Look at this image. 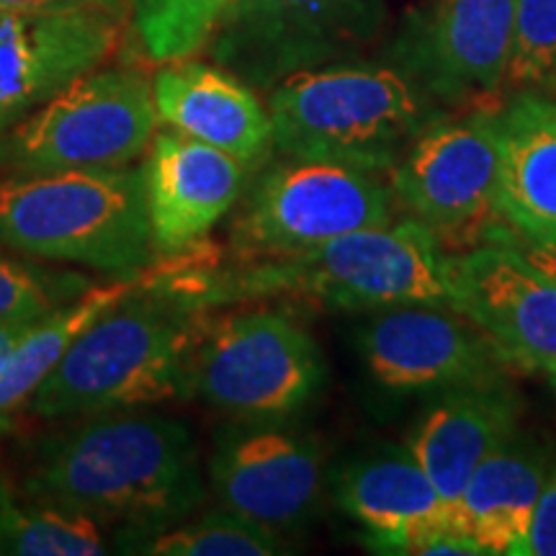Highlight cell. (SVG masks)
<instances>
[{"label": "cell", "instance_id": "16", "mask_svg": "<svg viewBox=\"0 0 556 556\" xmlns=\"http://www.w3.org/2000/svg\"><path fill=\"white\" fill-rule=\"evenodd\" d=\"M144 170V199L155 255L191 253L240 204L253 168L212 144L180 131L152 137Z\"/></svg>", "mask_w": 556, "mask_h": 556}, {"label": "cell", "instance_id": "5", "mask_svg": "<svg viewBox=\"0 0 556 556\" xmlns=\"http://www.w3.org/2000/svg\"><path fill=\"white\" fill-rule=\"evenodd\" d=\"M274 150L379 173L428 122L420 88L394 67L336 62L289 75L268 96Z\"/></svg>", "mask_w": 556, "mask_h": 556}, {"label": "cell", "instance_id": "25", "mask_svg": "<svg viewBox=\"0 0 556 556\" xmlns=\"http://www.w3.org/2000/svg\"><path fill=\"white\" fill-rule=\"evenodd\" d=\"M229 0H127L139 50L150 62L189 60L208 47Z\"/></svg>", "mask_w": 556, "mask_h": 556}, {"label": "cell", "instance_id": "19", "mask_svg": "<svg viewBox=\"0 0 556 556\" xmlns=\"http://www.w3.org/2000/svg\"><path fill=\"white\" fill-rule=\"evenodd\" d=\"M518 400L500 384L458 387L417 420L405 446L454 505L486 456L516 438Z\"/></svg>", "mask_w": 556, "mask_h": 556}, {"label": "cell", "instance_id": "22", "mask_svg": "<svg viewBox=\"0 0 556 556\" xmlns=\"http://www.w3.org/2000/svg\"><path fill=\"white\" fill-rule=\"evenodd\" d=\"M139 276L116 278L109 283H93L86 294L62 304L50 315L39 317L24 338L11 348L9 356L0 361V426L9 422L37 387L52 374L67 345L80 336L88 323H93L103 309H109L116 299L135 287Z\"/></svg>", "mask_w": 556, "mask_h": 556}, {"label": "cell", "instance_id": "4", "mask_svg": "<svg viewBox=\"0 0 556 556\" xmlns=\"http://www.w3.org/2000/svg\"><path fill=\"white\" fill-rule=\"evenodd\" d=\"M0 248L39 263L139 276L155 258L142 165L0 178Z\"/></svg>", "mask_w": 556, "mask_h": 556}, {"label": "cell", "instance_id": "28", "mask_svg": "<svg viewBox=\"0 0 556 556\" xmlns=\"http://www.w3.org/2000/svg\"><path fill=\"white\" fill-rule=\"evenodd\" d=\"M523 554L556 556V475L548 477L536 503V510H533Z\"/></svg>", "mask_w": 556, "mask_h": 556}, {"label": "cell", "instance_id": "15", "mask_svg": "<svg viewBox=\"0 0 556 556\" xmlns=\"http://www.w3.org/2000/svg\"><path fill=\"white\" fill-rule=\"evenodd\" d=\"M116 13L0 11V129L101 67L116 50Z\"/></svg>", "mask_w": 556, "mask_h": 556}, {"label": "cell", "instance_id": "29", "mask_svg": "<svg viewBox=\"0 0 556 556\" xmlns=\"http://www.w3.org/2000/svg\"><path fill=\"white\" fill-rule=\"evenodd\" d=\"M127 0H0V11L16 13H73V11H106L119 13Z\"/></svg>", "mask_w": 556, "mask_h": 556}, {"label": "cell", "instance_id": "9", "mask_svg": "<svg viewBox=\"0 0 556 556\" xmlns=\"http://www.w3.org/2000/svg\"><path fill=\"white\" fill-rule=\"evenodd\" d=\"M384 26V0H229L208 50L250 88L270 90L289 75L343 62Z\"/></svg>", "mask_w": 556, "mask_h": 556}, {"label": "cell", "instance_id": "27", "mask_svg": "<svg viewBox=\"0 0 556 556\" xmlns=\"http://www.w3.org/2000/svg\"><path fill=\"white\" fill-rule=\"evenodd\" d=\"M505 90L556 93V0H516Z\"/></svg>", "mask_w": 556, "mask_h": 556}, {"label": "cell", "instance_id": "26", "mask_svg": "<svg viewBox=\"0 0 556 556\" xmlns=\"http://www.w3.org/2000/svg\"><path fill=\"white\" fill-rule=\"evenodd\" d=\"M90 287L80 270L54 268L0 248V323L45 317Z\"/></svg>", "mask_w": 556, "mask_h": 556}, {"label": "cell", "instance_id": "6", "mask_svg": "<svg viewBox=\"0 0 556 556\" xmlns=\"http://www.w3.org/2000/svg\"><path fill=\"white\" fill-rule=\"evenodd\" d=\"M157 124L152 80L96 67L0 129V178L129 165L148 152Z\"/></svg>", "mask_w": 556, "mask_h": 556}, {"label": "cell", "instance_id": "8", "mask_svg": "<svg viewBox=\"0 0 556 556\" xmlns=\"http://www.w3.org/2000/svg\"><path fill=\"white\" fill-rule=\"evenodd\" d=\"M229 232L235 263L299 253L340 235L392 222L389 191L374 173L328 160L263 165Z\"/></svg>", "mask_w": 556, "mask_h": 556}, {"label": "cell", "instance_id": "20", "mask_svg": "<svg viewBox=\"0 0 556 556\" xmlns=\"http://www.w3.org/2000/svg\"><path fill=\"white\" fill-rule=\"evenodd\" d=\"M500 173L495 212L556 253V101L518 93L497 111Z\"/></svg>", "mask_w": 556, "mask_h": 556}, {"label": "cell", "instance_id": "1", "mask_svg": "<svg viewBox=\"0 0 556 556\" xmlns=\"http://www.w3.org/2000/svg\"><path fill=\"white\" fill-rule=\"evenodd\" d=\"M24 486L122 533L178 523L204 500L189 426L148 409L75 417L37 438Z\"/></svg>", "mask_w": 556, "mask_h": 556}, {"label": "cell", "instance_id": "11", "mask_svg": "<svg viewBox=\"0 0 556 556\" xmlns=\"http://www.w3.org/2000/svg\"><path fill=\"white\" fill-rule=\"evenodd\" d=\"M371 379L394 392L500 384L510 366L497 345L458 309L387 307L358 332Z\"/></svg>", "mask_w": 556, "mask_h": 556}, {"label": "cell", "instance_id": "30", "mask_svg": "<svg viewBox=\"0 0 556 556\" xmlns=\"http://www.w3.org/2000/svg\"><path fill=\"white\" fill-rule=\"evenodd\" d=\"M39 317L34 319H16V323H0V361L9 356V351L13 345L24 338V332L37 323Z\"/></svg>", "mask_w": 556, "mask_h": 556}, {"label": "cell", "instance_id": "7", "mask_svg": "<svg viewBox=\"0 0 556 556\" xmlns=\"http://www.w3.org/2000/svg\"><path fill=\"white\" fill-rule=\"evenodd\" d=\"M328 381L312 332L281 309L206 317L191 364V397L240 420H278L309 405Z\"/></svg>", "mask_w": 556, "mask_h": 556}, {"label": "cell", "instance_id": "21", "mask_svg": "<svg viewBox=\"0 0 556 556\" xmlns=\"http://www.w3.org/2000/svg\"><path fill=\"white\" fill-rule=\"evenodd\" d=\"M552 477L539 451L516 438L479 464L454 505L456 526L484 554H523L533 510Z\"/></svg>", "mask_w": 556, "mask_h": 556}, {"label": "cell", "instance_id": "3", "mask_svg": "<svg viewBox=\"0 0 556 556\" xmlns=\"http://www.w3.org/2000/svg\"><path fill=\"white\" fill-rule=\"evenodd\" d=\"M199 307L287 296L332 309L433 304L458 309L454 258L422 222H397L340 235L323 245L235 263L225 270L165 274Z\"/></svg>", "mask_w": 556, "mask_h": 556}, {"label": "cell", "instance_id": "31", "mask_svg": "<svg viewBox=\"0 0 556 556\" xmlns=\"http://www.w3.org/2000/svg\"><path fill=\"white\" fill-rule=\"evenodd\" d=\"M528 258H531L533 263H536V266L541 268V270H546L548 276L554 278L556 281V253L554 250H546V248H533V250H528Z\"/></svg>", "mask_w": 556, "mask_h": 556}, {"label": "cell", "instance_id": "2", "mask_svg": "<svg viewBox=\"0 0 556 556\" xmlns=\"http://www.w3.org/2000/svg\"><path fill=\"white\" fill-rule=\"evenodd\" d=\"M208 309L160 270L103 309L37 387V420L129 413L191 397V364Z\"/></svg>", "mask_w": 556, "mask_h": 556}, {"label": "cell", "instance_id": "24", "mask_svg": "<svg viewBox=\"0 0 556 556\" xmlns=\"http://www.w3.org/2000/svg\"><path fill=\"white\" fill-rule=\"evenodd\" d=\"M114 546L122 554L142 556H274L287 552L281 533L227 507L157 531L119 533Z\"/></svg>", "mask_w": 556, "mask_h": 556}, {"label": "cell", "instance_id": "13", "mask_svg": "<svg viewBox=\"0 0 556 556\" xmlns=\"http://www.w3.org/2000/svg\"><path fill=\"white\" fill-rule=\"evenodd\" d=\"M513 13L516 0H435L402 31L407 75L441 101H492L505 90Z\"/></svg>", "mask_w": 556, "mask_h": 556}, {"label": "cell", "instance_id": "18", "mask_svg": "<svg viewBox=\"0 0 556 556\" xmlns=\"http://www.w3.org/2000/svg\"><path fill=\"white\" fill-rule=\"evenodd\" d=\"M157 122L165 129L212 144L261 170L274 152L268 106L225 67L206 62H165L152 78Z\"/></svg>", "mask_w": 556, "mask_h": 556}, {"label": "cell", "instance_id": "14", "mask_svg": "<svg viewBox=\"0 0 556 556\" xmlns=\"http://www.w3.org/2000/svg\"><path fill=\"white\" fill-rule=\"evenodd\" d=\"M458 312L479 325L510 366L556 381V281L516 248L454 258Z\"/></svg>", "mask_w": 556, "mask_h": 556}, {"label": "cell", "instance_id": "23", "mask_svg": "<svg viewBox=\"0 0 556 556\" xmlns=\"http://www.w3.org/2000/svg\"><path fill=\"white\" fill-rule=\"evenodd\" d=\"M103 523L47 503L0 475V556H96L114 552Z\"/></svg>", "mask_w": 556, "mask_h": 556}, {"label": "cell", "instance_id": "12", "mask_svg": "<svg viewBox=\"0 0 556 556\" xmlns=\"http://www.w3.org/2000/svg\"><path fill=\"white\" fill-rule=\"evenodd\" d=\"M497 173V111H482L420 131L394 165L392 186L417 222L451 235L475 229L495 212Z\"/></svg>", "mask_w": 556, "mask_h": 556}, {"label": "cell", "instance_id": "10", "mask_svg": "<svg viewBox=\"0 0 556 556\" xmlns=\"http://www.w3.org/2000/svg\"><path fill=\"white\" fill-rule=\"evenodd\" d=\"M208 482L227 510L291 531L307 523L323 497V446L299 428L245 420L217 435Z\"/></svg>", "mask_w": 556, "mask_h": 556}, {"label": "cell", "instance_id": "17", "mask_svg": "<svg viewBox=\"0 0 556 556\" xmlns=\"http://www.w3.org/2000/svg\"><path fill=\"white\" fill-rule=\"evenodd\" d=\"M336 500L371 533L377 552L456 554L458 536H467L407 446L345 464L336 475Z\"/></svg>", "mask_w": 556, "mask_h": 556}]
</instances>
